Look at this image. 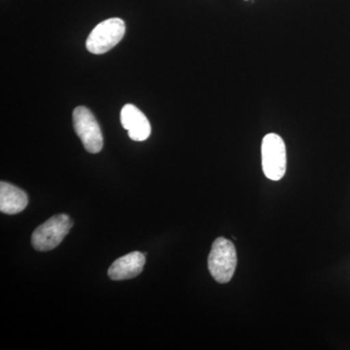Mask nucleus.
I'll return each instance as SVG.
<instances>
[{"instance_id": "nucleus-1", "label": "nucleus", "mask_w": 350, "mask_h": 350, "mask_svg": "<svg viewBox=\"0 0 350 350\" xmlns=\"http://www.w3.org/2000/svg\"><path fill=\"white\" fill-rule=\"evenodd\" d=\"M238 264L234 243L225 238L215 239L208 256V269L211 276L219 283L232 280Z\"/></svg>"}, {"instance_id": "nucleus-2", "label": "nucleus", "mask_w": 350, "mask_h": 350, "mask_svg": "<svg viewBox=\"0 0 350 350\" xmlns=\"http://www.w3.org/2000/svg\"><path fill=\"white\" fill-rule=\"evenodd\" d=\"M73 221L66 214H57L36 228L31 236L34 250L46 252L61 244L70 231Z\"/></svg>"}, {"instance_id": "nucleus-3", "label": "nucleus", "mask_w": 350, "mask_h": 350, "mask_svg": "<svg viewBox=\"0 0 350 350\" xmlns=\"http://www.w3.org/2000/svg\"><path fill=\"white\" fill-rule=\"evenodd\" d=\"M262 167L267 178L278 181L286 172V146L280 135L269 133L262 138Z\"/></svg>"}, {"instance_id": "nucleus-4", "label": "nucleus", "mask_w": 350, "mask_h": 350, "mask_svg": "<svg viewBox=\"0 0 350 350\" xmlns=\"http://www.w3.org/2000/svg\"><path fill=\"white\" fill-rule=\"evenodd\" d=\"M126 25L119 18L103 21L88 36L86 47L90 53L103 55L113 49L123 39Z\"/></svg>"}, {"instance_id": "nucleus-5", "label": "nucleus", "mask_w": 350, "mask_h": 350, "mask_svg": "<svg viewBox=\"0 0 350 350\" xmlns=\"http://www.w3.org/2000/svg\"><path fill=\"white\" fill-rule=\"evenodd\" d=\"M73 126L89 153H100L103 147V133L93 113L84 107H76L72 114Z\"/></svg>"}, {"instance_id": "nucleus-6", "label": "nucleus", "mask_w": 350, "mask_h": 350, "mask_svg": "<svg viewBox=\"0 0 350 350\" xmlns=\"http://www.w3.org/2000/svg\"><path fill=\"white\" fill-rule=\"evenodd\" d=\"M121 123L135 142H144L151 135V125L144 113L133 105H126L121 110Z\"/></svg>"}, {"instance_id": "nucleus-7", "label": "nucleus", "mask_w": 350, "mask_h": 350, "mask_svg": "<svg viewBox=\"0 0 350 350\" xmlns=\"http://www.w3.org/2000/svg\"><path fill=\"white\" fill-rule=\"evenodd\" d=\"M144 253H129L113 262L108 269V276L112 280H126L137 278L144 271L145 265Z\"/></svg>"}, {"instance_id": "nucleus-8", "label": "nucleus", "mask_w": 350, "mask_h": 350, "mask_svg": "<svg viewBox=\"0 0 350 350\" xmlns=\"http://www.w3.org/2000/svg\"><path fill=\"white\" fill-rule=\"evenodd\" d=\"M29 204V198L22 189L2 181L0 183V211L14 215L22 213Z\"/></svg>"}]
</instances>
